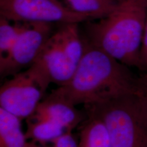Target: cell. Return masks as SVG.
I'll list each match as a JSON object with an SVG mask.
<instances>
[{"label": "cell", "mask_w": 147, "mask_h": 147, "mask_svg": "<svg viewBox=\"0 0 147 147\" xmlns=\"http://www.w3.org/2000/svg\"><path fill=\"white\" fill-rule=\"evenodd\" d=\"M83 38L84 53L72 76L49 96L74 106H87L144 90L130 67Z\"/></svg>", "instance_id": "obj_1"}, {"label": "cell", "mask_w": 147, "mask_h": 147, "mask_svg": "<svg viewBox=\"0 0 147 147\" xmlns=\"http://www.w3.org/2000/svg\"><path fill=\"white\" fill-rule=\"evenodd\" d=\"M146 15L147 0H119L107 15L84 22V38L130 68L140 70Z\"/></svg>", "instance_id": "obj_2"}, {"label": "cell", "mask_w": 147, "mask_h": 147, "mask_svg": "<svg viewBox=\"0 0 147 147\" xmlns=\"http://www.w3.org/2000/svg\"><path fill=\"white\" fill-rule=\"evenodd\" d=\"M106 129L111 147H147V95L144 90L84 106Z\"/></svg>", "instance_id": "obj_3"}, {"label": "cell", "mask_w": 147, "mask_h": 147, "mask_svg": "<svg viewBox=\"0 0 147 147\" xmlns=\"http://www.w3.org/2000/svg\"><path fill=\"white\" fill-rule=\"evenodd\" d=\"M84 51L78 23L62 24L46 42L34 63L47 71L52 83L61 86L71 78Z\"/></svg>", "instance_id": "obj_4"}, {"label": "cell", "mask_w": 147, "mask_h": 147, "mask_svg": "<svg viewBox=\"0 0 147 147\" xmlns=\"http://www.w3.org/2000/svg\"><path fill=\"white\" fill-rule=\"evenodd\" d=\"M52 83L44 68L34 63L15 74L0 88V108L21 120L28 119L36 111Z\"/></svg>", "instance_id": "obj_5"}, {"label": "cell", "mask_w": 147, "mask_h": 147, "mask_svg": "<svg viewBox=\"0 0 147 147\" xmlns=\"http://www.w3.org/2000/svg\"><path fill=\"white\" fill-rule=\"evenodd\" d=\"M52 34V23L23 22L12 49L0 58L1 76H13L32 65Z\"/></svg>", "instance_id": "obj_6"}, {"label": "cell", "mask_w": 147, "mask_h": 147, "mask_svg": "<svg viewBox=\"0 0 147 147\" xmlns=\"http://www.w3.org/2000/svg\"><path fill=\"white\" fill-rule=\"evenodd\" d=\"M0 16L18 22L80 23L87 16L66 10L55 0H0Z\"/></svg>", "instance_id": "obj_7"}, {"label": "cell", "mask_w": 147, "mask_h": 147, "mask_svg": "<svg viewBox=\"0 0 147 147\" xmlns=\"http://www.w3.org/2000/svg\"><path fill=\"white\" fill-rule=\"evenodd\" d=\"M32 116L56 123L67 131H73L84 121V117L76 106L48 96L40 103Z\"/></svg>", "instance_id": "obj_8"}, {"label": "cell", "mask_w": 147, "mask_h": 147, "mask_svg": "<svg viewBox=\"0 0 147 147\" xmlns=\"http://www.w3.org/2000/svg\"><path fill=\"white\" fill-rule=\"evenodd\" d=\"M119 0H55L66 10L87 16L90 20L98 19L109 14Z\"/></svg>", "instance_id": "obj_9"}, {"label": "cell", "mask_w": 147, "mask_h": 147, "mask_svg": "<svg viewBox=\"0 0 147 147\" xmlns=\"http://www.w3.org/2000/svg\"><path fill=\"white\" fill-rule=\"evenodd\" d=\"M20 119L0 108V147H27Z\"/></svg>", "instance_id": "obj_10"}, {"label": "cell", "mask_w": 147, "mask_h": 147, "mask_svg": "<svg viewBox=\"0 0 147 147\" xmlns=\"http://www.w3.org/2000/svg\"><path fill=\"white\" fill-rule=\"evenodd\" d=\"M87 116L80 125L79 147H111L102 121L95 115L87 114Z\"/></svg>", "instance_id": "obj_11"}, {"label": "cell", "mask_w": 147, "mask_h": 147, "mask_svg": "<svg viewBox=\"0 0 147 147\" xmlns=\"http://www.w3.org/2000/svg\"><path fill=\"white\" fill-rule=\"evenodd\" d=\"M26 121L25 135L27 140L43 145L47 142H52L67 131L63 127L46 119L31 116Z\"/></svg>", "instance_id": "obj_12"}, {"label": "cell", "mask_w": 147, "mask_h": 147, "mask_svg": "<svg viewBox=\"0 0 147 147\" xmlns=\"http://www.w3.org/2000/svg\"><path fill=\"white\" fill-rule=\"evenodd\" d=\"M23 22L0 16V58L8 54L23 28Z\"/></svg>", "instance_id": "obj_13"}, {"label": "cell", "mask_w": 147, "mask_h": 147, "mask_svg": "<svg viewBox=\"0 0 147 147\" xmlns=\"http://www.w3.org/2000/svg\"><path fill=\"white\" fill-rule=\"evenodd\" d=\"M53 147H79L72 131H66L51 142Z\"/></svg>", "instance_id": "obj_14"}, {"label": "cell", "mask_w": 147, "mask_h": 147, "mask_svg": "<svg viewBox=\"0 0 147 147\" xmlns=\"http://www.w3.org/2000/svg\"><path fill=\"white\" fill-rule=\"evenodd\" d=\"M140 71H143V73L146 72V71H147V15L146 25H145L144 37H143L142 49H141L140 53Z\"/></svg>", "instance_id": "obj_15"}, {"label": "cell", "mask_w": 147, "mask_h": 147, "mask_svg": "<svg viewBox=\"0 0 147 147\" xmlns=\"http://www.w3.org/2000/svg\"><path fill=\"white\" fill-rule=\"evenodd\" d=\"M140 83L141 87H142L143 89H147V71L143 73L142 76L139 78Z\"/></svg>", "instance_id": "obj_16"}, {"label": "cell", "mask_w": 147, "mask_h": 147, "mask_svg": "<svg viewBox=\"0 0 147 147\" xmlns=\"http://www.w3.org/2000/svg\"><path fill=\"white\" fill-rule=\"evenodd\" d=\"M27 147H49V146H45V145L39 144V143L34 142V141L28 140V142H27Z\"/></svg>", "instance_id": "obj_17"}, {"label": "cell", "mask_w": 147, "mask_h": 147, "mask_svg": "<svg viewBox=\"0 0 147 147\" xmlns=\"http://www.w3.org/2000/svg\"><path fill=\"white\" fill-rule=\"evenodd\" d=\"M144 91L145 93H146V95H147V89H144Z\"/></svg>", "instance_id": "obj_18"}, {"label": "cell", "mask_w": 147, "mask_h": 147, "mask_svg": "<svg viewBox=\"0 0 147 147\" xmlns=\"http://www.w3.org/2000/svg\"></svg>", "instance_id": "obj_19"}]
</instances>
